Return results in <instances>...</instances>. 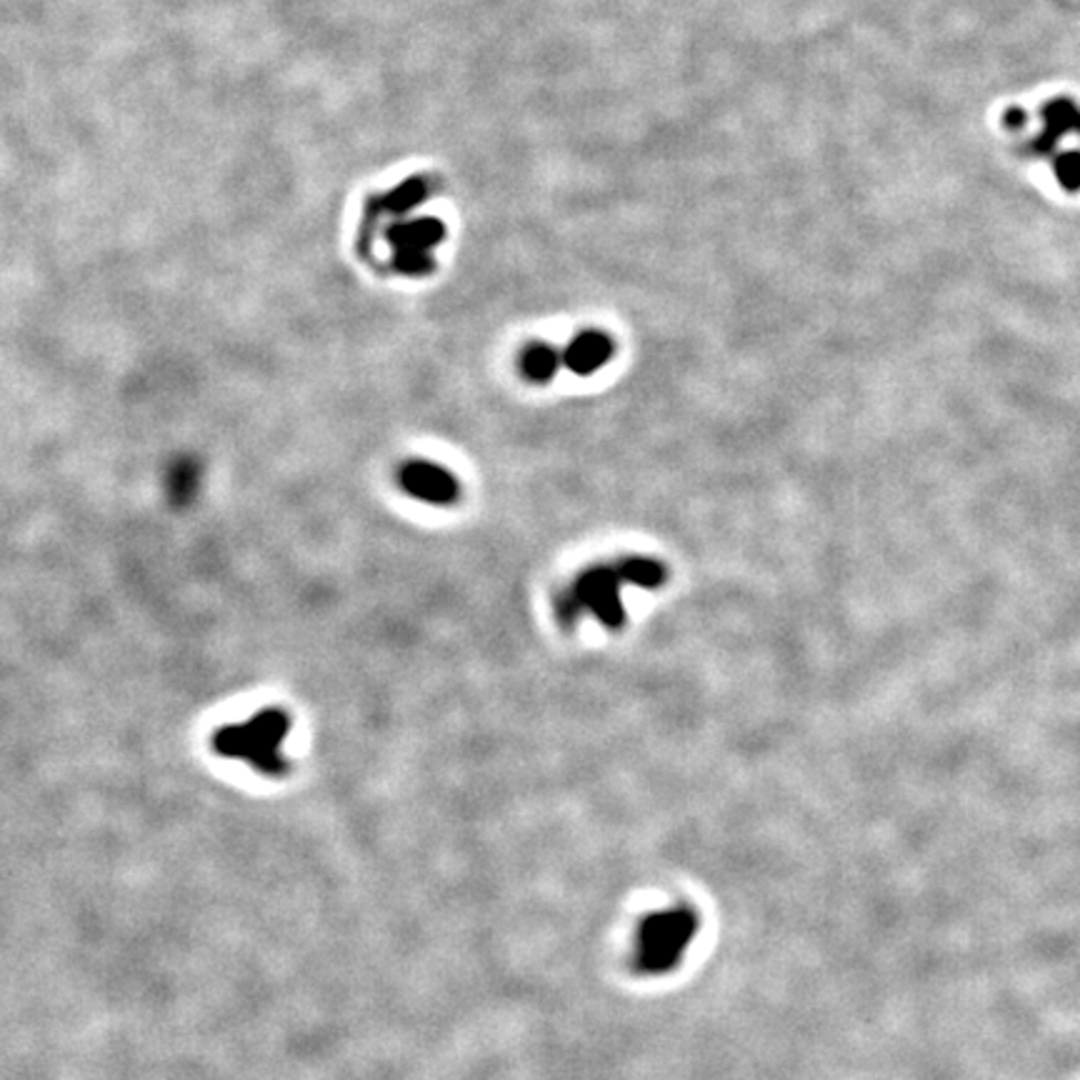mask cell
I'll use <instances>...</instances> for the list:
<instances>
[{"mask_svg":"<svg viewBox=\"0 0 1080 1080\" xmlns=\"http://www.w3.org/2000/svg\"><path fill=\"white\" fill-rule=\"evenodd\" d=\"M291 733V715L286 711L268 709L251 715L245 723L223 725L213 733V751L225 758L248 763L253 771L271 778L286 775L291 763L283 745Z\"/></svg>","mask_w":1080,"mask_h":1080,"instance_id":"obj_1","label":"cell"},{"mask_svg":"<svg viewBox=\"0 0 1080 1080\" xmlns=\"http://www.w3.org/2000/svg\"><path fill=\"white\" fill-rule=\"evenodd\" d=\"M695 933V918L689 910H665L651 916L638 933L635 960L645 974H665L683 958Z\"/></svg>","mask_w":1080,"mask_h":1080,"instance_id":"obj_2","label":"cell"},{"mask_svg":"<svg viewBox=\"0 0 1080 1080\" xmlns=\"http://www.w3.org/2000/svg\"><path fill=\"white\" fill-rule=\"evenodd\" d=\"M621 583L623 581L615 568H591V571L578 578L573 593L563 601L566 618L588 611L605 628H621L625 623Z\"/></svg>","mask_w":1080,"mask_h":1080,"instance_id":"obj_3","label":"cell"},{"mask_svg":"<svg viewBox=\"0 0 1080 1080\" xmlns=\"http://www.w3.org/2000/svg\"><path fill=\"white\" fill-rule=\"evenodd\" d=\"M398 480L408 496L428 506H450L460 493L456 476L430 460H410L400 468Z\"/></svg>","mask_w":1080,"mask_h":1080,"instance_id":"obj_4","label":"cell"},{"mask_svg":"<svg viewBox=\"0 0 1080 1080\" xmlns=\"http://www.w3.org/2000/svg\"><path fill=\"white\" fill-rule=\"evenodd\" d=\"M444 238V225L434 218L416 221L400 228L393 235V243H396V265L398 271L408 273V276H424L434 265L430 258V248Z\"/></svg>","mask_w":1080,"mask_h":1080,"instance_id":"obj_5","label":"cell"},{"mask_svg":"<svg viewBox=\"0 0 1080 1080\" xmlns=\"http://www.w3.org/2000/svg\"><path fill=\"white\" fill-rule=\"evenodd\" d=\"M1040 118H1043V131L1028 143V151L1033 155L1050 153L1068 133L1080 135V105L1073 98H1050L1040 105Z\"/></svg>","mask_w":1080,"mask_h":1080,"instance_id":"obj_6","label":"cell"},{"mask_svg":"<svg viewBox=\"0 0 1080 1080\" xmlns=\"http://www.w3.org/2000/svg\"><path fill=\"white\" fill-rule=\"evenodd\" d=\"M613 356V343L605 333L588 330L581 333L571 346L563 353V363L578 376H591L598 368H603Z\"/></svg>","mask_w":1080,"mask_h":1080,"instance_id":"obj_7","label":"cell"},{"mask_svg":"<svg viewBox=\"0 0 1080 1080\" xmlns=\"http://www.w3.org/2000/svg\"><path fill=\"white\" fill-rule=\"evenodd\" d=\"M615 571L623 583L645 588V591H655L665 583V568L651 561V558H625L623 563H618Z\"/></svg>","mask_w":1080,"mask_h":1080,"instance_id":"obj_8","label":"cell"},{"mask_svg":"<svg viewBox=\"0 0 1080 1080\" xmlns=\"http://www.w3.org/2000/svg\"><path fill=\"white\" fill-rule=\"evenodd\" d=\"M561 360H563V356L556 348L546 346V343H536V346H530L523 353V358H520V368H523L526 378H530L533 383H546L556 376V370H558V366H561Z\"/></svg>","mask_w":1080,"mask_h":1080,"instance_id":"obj_9","label":"cell"},{"mask_svg":"<svg viewBox=\"0 0 1080 1080\" xmlns=\"http://www.w3.org/2000/svg\"><path fill=\"white\" fill-rule=\"evenodd\" d=\"M1053 171H1056V179L1060 183V189L1068 191V193L1080 191V151L1060 153L1058 159L1053 161Z\"/></svg>","mask_w":1080,"mask_h":1080,"instance_id":"obj_10","label":"cell"},{"mask_svg":"<svg viewBox=\"0 0 1080 1080\" xmlns=\"http://www.w3.org/2000/svg\"><path fill=\"white\" fill-rule=\"evenodd\" d=\"M1026 111H1020V108H1008V111L1003 113V123L1006 128H1010V131H1018V128H1023L1026 125Z\"/></svg>","mask_w":1080,"mask_h":1080,"instance_id":"obj_11","label":"cell"}]
</instances>
